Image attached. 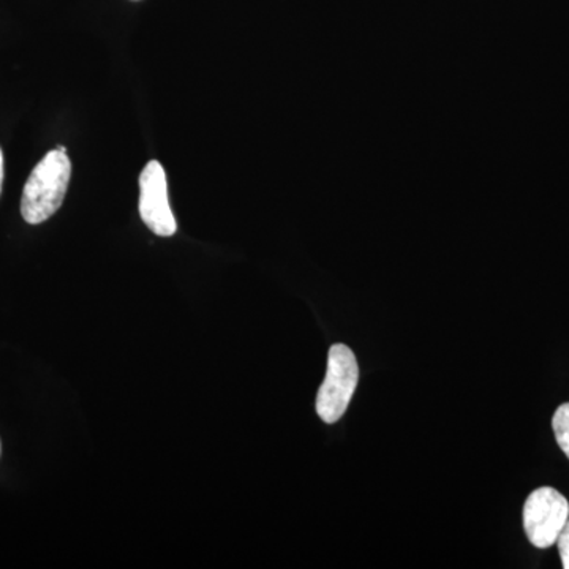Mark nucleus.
<instances>
[{
    "instance_id": "f257e3e1",
    "label": "nucleus",
    "mask_w": 569,
    "mask_h": 569,
    "mask_svg": "<svg viewBox=\"0 0 569 569\" xmlns=\"http://www.w3.org/2000/svg\"><path fill=\"white\" fill-rule=\"evenodd\" d=\"M71 162L67 152H48L33 168L21 198V216L26 222H47L59 211L69 189Z\"/></svg>"
},
{
    "instance_id": "f03ea898",
    "label": "nucleus",
    "mask_w": 569,
    "mask_h": 569,
    "mask_svg": "<svg viewBox=\"0 0 569 569\" xmlns=\"http://www.w3.org/2000/svg\"><path fill=\"white\" fill-rule=\"evenodd\" d=\"M359 367L351 348L336 343L328 355V370L317 396V413L326 425H335L346 415L358 387Z\"/></svg>"
},
{
    "instance_id": "7ed1b4c3",
    "label": "nucleus",
    "mask_w": 569,
    "mask_h": 569,
    "mask_svg": "<svg viewBox=\"0 0 569 569\" xmlns=\"http://www.w3.org/2000/svg\"><path fill=\"white\" fill-rule=\"evenodd\" d=\"M569 519V501L553 488H539L527 498L523 529L531 545L548 549L556 545Z\"/></svg>"
},
{
    "instance_id": "20e7f679",
    "label": "nucleus",
    "mask_w": 569,
    "mask_h": 569,
    "mask_svg": "<svg viewBox=\"0 0 569 569\" xmlns=\"http://www.w3.org/2000/svg\"><path fill=\"white\" fill-rule=\"evenodd\" d=\"M140 213L142 222L157 236L170 238L178 231L168 200L167 173L157 160L146 164L140 176Z\"/></svg>"
},
{
    "instance_id": "39448f33",
    "label": "nucleus",
    "mask_w": 569,
    "mask_h": 569,
    "mask_svg": "<svg viewBox=\"0 0 569 569\" xmlns=\"http://www.w3.org/2000/svg\"><path fill=\"white\" fill-rule=\"evenodd\" d=\"M552 427L557 443H559L561 451L569 459V402L557 408L552 419Z\"/></svg>"
},
{
    "instance_id": "423d86ee",
    "label": "nucleus",
    "mask_w": 569,
    "mask_h": 569,
    "mask_svg": "<svg viewBox=\"0 0 569 569\" xmlns=\"http://www.w3.org/2000/svg\"><path fill=\"white\" fill-rule=\"evenodd\" d=\"M557 545H559L561 563H563L565 569H569V519L567 526L561 530L559 539H557Z\"/></svg>"
},
{
    "instance_id": "0eeeda50",
    "label": "nucleus",
    "mask_w": 569,
    "mask_h": 569,
    "mask_svg": "<svg viewBox=\"0 0 569 569\" xmlns=\"http://www.w3.org/2000/svg\"><path fill=\"white\" fill-rule=\"evenodd\" d=\"M2 183H3V153H2V149H0V192H2Z\"/></svg>"
},
{
    "instance_id": "6e6552de",
    "label": "nucleus",
    "mask_w": 569,
    "mask_h": 569,
    "mask_svg": "<svg viewBox=\"0 0 569 569\" xmlns=\"http://www.w3.org/2000/svg\"><path fill=\"white\" fill-rule=\"evenodd\" d=\"M56 149H58V151H61V152H67L66 146H58V148H56Z\"/></svg>"
}]
</instances>
